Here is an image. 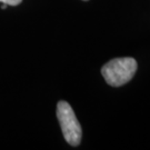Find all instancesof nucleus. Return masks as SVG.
Here are the masks:
<instances>
[{"mask_svg":"<svg viewBox=\"0 0 150 150\" xmlns=\"http://www.w3.org/2000/svg\"><path fill=\"white\" fill-rule=\"evenodd\" d=\"M138 68L137 61L131 57L110 60L101 68V74L108 85L120 87L132 79Z\"/></svg>","mask_w":150,"mask_h":150,"instance_id":"obj_1","label":"nucleus"},{"mask_svg":"<svg viewBox=\"0 0 150 150\" xmlns=\"http://www.w3.org/2000/svg\"><path fill=\"white\" fill-rule=\"evenodd\" d=\"M57 118L66 141L70 146H78L81 141L82 130L72 108L67 101H59L57 105Z\"/></svg>","mask_w":150,"mask_h":150,"instance_id":"obj_2","label":"nucleus"},{"mask_svg":"<svg viewBox=\"0 0 150 150\" xmlns=\"http://www.w3.org/2000/svg\"><path fill=\"white\" fill-rule=\"evenodd\" d=\"M22 0H0V2L2 4H6L8 6H18Z\"/></svg>","mask_w":150,"mask_h":150,"instance_id":"obj_3","label":"nucleus"},{"mask_svg":"<svg viewBox=\"0 0 150 150\" xmlns=\"http://www.w3.org/2000/svg\"><path fill=\"white\" fill-rule=\"evenodd\" d=\"M7 6H8V5H6V4H4V5L1 6V8H2V9H6V8H7Z\"/></svg>","mask_w":150,"mask_h":150,"instance_id":"obj_4","label":"nucleus"},{"mask_svg":"<svg viewBox=\"0 0 150 150\" xmlns=\"http://www.w3.org/2000/svg\"><path fill=\"white\" fill-rule=\"evenodd\" d=\"M85 1H87V0H85Z\"/></svg>","mask_w":150,"mask_h":150,"instance_id":"obj_5","label":"nucleus"}]
</instances>
